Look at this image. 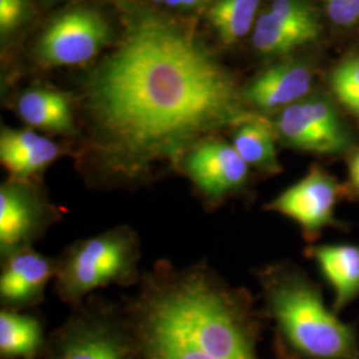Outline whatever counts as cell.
<instances>
[{"mask_svg": "<svg viewBox=\"0 0 359 359\" xmlns=\"http://www.w3.org/2000/svg\"><path fill=\"white\" fill-rule=\"evenodd\" d=\"M121 314L139 359H259L249 298L206 262L157 261Z\"/></svg>", "mask_w": 359, "mask_h": 359, "instance_id": "cell-2", "label": "cell"}, {"mask_svg": "<svg viewBox=\"0 0 359 359\" xmlns=\"http://www.w3.org/2000/svg\"><path fill=\"white\" fill-rule=\"evenodd\" d=\"M44 359H139L121 309L88 298L52 334Z\"/></svg>", "mask_w": 359, "mask_h": 359, "instance_id": "cell-5", "label": "cell"}, {"mask_svg": "<svg viewBox=\"0 0 359 359\" xmlns=\"http://www.w3.org/2000/svg\"><path fill=\"white\" fill-rule=\"evenodd\" d=\"M63 216L41 179L8 176L0 185V258L32 248Z\"/></svg>", "mask_w": 359, "mask_h": 359, "instance_id": "cell-6", "label": "cell"}, {"mask_svg": "<svg viewBox=\"0 0 359 359\" xmlns=\"http://www.w3.org/2000/svg\"><path fill=\"white\" fill-rule=\"evenodd\" d=\"M63 147L31 129L1 127L0 161L15 179H41L63 154Z\"/></svg>", "mask_w": 359, "mask_h": 359, "instance_id": "cell-13", "label": "cell"}, {"mask_svg": "<svg viewBox=\"0 0 359 359\" xmlns=\"http://www.w3.org/2000/svg\"><path fill=\"white\" fill-rule=\"evenodd\" d=\"M277 142L280 140L274 124L255 112L233 128L231 145L245 163L270 175L281 172Z\"/></svg>", "mask_w": 359, "mask_h": 359, "instance_id": "cell-16", "label": "cell"}, {"mask_svg": "<svg viewBox=\"0 0 359 359\" xmlns=\"http://www.w3.org/2000/svg\"><path fill=\"white\" fill-rule=\"evenodd\" d=\"M154 1H164V0H154Z\"/></svg>", "mask_w": 359, "mask_h": 359, "instance_id": "cell-26", "label": "cell"}, {"mask_svg": "<svg viewBox=\"0 0 359 359\" xmlns=\"http://www.w3.org/2000/svg\"><path fill=\"white\" fill-rule=\"evenodd\" d=\"M305 44H308L306 39L285 26L270 11L257 18L253 29V46L259 53L283 56Z\"/></svg>", "mask_w": 359, "mask_h": 359, "instance_id": "cell-19", "label": "cell"}, {"mask_svg": "<svg viewBox=\"0 0 359 359\" xmlns=\"http://www.w3.org/2000/svg\"><path fill=\"white\" fill-rule=\"evenodd\" d=\"M325 6L337 26L350 27L359 22V0H325Z\"/></svg>", "mask_w": 359, "mask_h": 359, "instance_id": "cell-23", "label": "cell"}, {"mask_svg": "<svg viewBox=\"0 0 359 359\" xmlns=\"http://www.w3.org/2000/svg\"><path fill=\"white\" fill-rule=\"evenodd\" d=\"M111 27L103 13L77 7L56 16L38 41L39 59L50 67L87 63L111 41Z\"/></svg>", "mask_w": 359, "mask_h": 359, "instance_id": "cell-8", "label": "cell"}, {"mask_svg": "<svg viewBox=\"0 0 359 359\" xmlns=\"http://www.w3.org/2000/svg\"><path fill=\"white\" fill-rule=\"evenodd\" d=\"M266 313L286 359H359L355 329L337 317L320 290L294 266L277 264L259 273Z\"/></svg>", "mask_w": 359, "mask_h": 359, "instance_id": "cell-3", "label": "cell"}, {"mask_svg": "<svg viewBox=\"0 0 359 359\" xmlns=\"http://www.w3.org/2000/svg\"><path fill=\"white\" fill-rule=\"evenodd\" d=\"M15 109L28 127L55 135H76L75 107L71 97L60 90L48 88L25 90L18 97Z\"/></svg>", "mask_w": 359, "mask_h": 359, "instance_id": "cell-14", "label": "cell"}, {"mask_svg": "<svg viewBox=\"0 0 359 359\" xmlns=\"http://www.w3.org/2000/svg\"><path fill=\"white\" fill-rule=\"evenodd\" d=\"M261 0H217L208 13L210 25L222 43L231 46L246 36L256 25Z\"/></svg>", "mask_w": 359, "mask_h": 359, "instance_id": "cell-18", "label": "cell"}, {"mask_svg": "<svg viewBox=\"0 0 359 359\" xmlns=\"http://www.w3.org/2000/svg\"><path fill=\"white\" fill-rule=\"evenodd\" d=\"M330 83L335 96L339 99L348 93L359 92V56H348L334 68Z\"/></svg>", "mask_w": 359, "mask_h": 359, "instance_id": "cell-21", "label": "cell"}, {"mask_svg": "<svg viewBox=\"0 0 359 359\" xmlns=\"http://www.w3.org/2000/svg\"><path fill=\"white\" fill-rule=\"evenodd\" d=\"M44 347V334L36 317L1 309L0 355L3 359H35Z\"/></svg>", "mask_w": 359, "mask_h": 359, "instance_id": "cell-17", "label": "cell"}, {"mask_svg": "<svg viewBox=\"0 0 359 359\" xmlns=\"http://www.w3.org/2000/svg\"><path fill=\"white\" fill-rule=\"evenodd\" d=\"M28 0H0V31L7 35L22 26L28 18Z\"/></svg>", "mask_w": 359, "mask_h": 359, "instance_id": "cell-22", "label": "cell"}, {"mask_svg": "<svg viewBox=\"0 0 359 359\" xmlns=\"http://www.w3.org/2000/svg\"><path fill=\"white\" fill-rule=\"evenodd\" d=\"M348 181H350V187L359 192V152L354 154L350 160L348 164Z\"/></svg>", "mask_w": 359, "mask_h": 359, "instance_id": "cell-24", "label": "cell"}, {"mask_svg": "<svg viewBox=\"0 0 359 359\" xmlns=\"http://www.w3.org/2000/svg\"><path fill=\"white\" fill-rule=\"evenodd\" d=\"M269 11L285 26L302 35L308 43L317 40L321 34L320 20L305 0H273Z\"/></svg>", "mask_w": 359, "mask_h": 359, "instance_id": "cell-20", "label": "cell"}, {"mask_svg": "<svg viewBox=\"0 0 359 359\" xmlns=\"http://www.w3.org/2000/svg\"><path fill=\"white\" fill-rule=\"evenodd\" d=\"M169 7H182V8H191L196 6L204 4L206 0H164Z\"/></svg>", "mask_w": 359, "mask_h": 359, "instance_id": "cell-25", "label": "cell"}, {"mask_svg": "<svg viewBox=\"0 0 359 359\" xmlns=\"http://www.w3.org/2000/svg\"><path fill=\"white\" fill-rule=\"evenodd\" d=\"M55 259V292L72 309L97 289L137 285L142 276V241L129 225L76 240Z\"/></svg>", "mask_w": 359, "mask_h": 359, "instance_id": "cell-4", "label": "cell"}, {"mask_svg": "<svg viewBox=\"0 0 359 359\" xmlns=\"http://www.w3.org/2000/svg\"><path fill=\"white\" fill-rule=\"evenodd\" d=\"M249 168L231 144L213 136L185 156L179 173L191 181L193 193L209 212L246 191Z\"/></svg>", "mask_w": 359, "mask_h": 359, "instance_id": "cell-7", "label": "cell"}, {"mask_svg": "<svg viewBox=\"0 0 359 359\" xmlns=\"http://www.w3.org/2000/svg\"><path fill=\"white\" fill-rule=\"evenodd\" d=\"M322 274L333 287L334 310H341L359 295V246L321 245L310 249Z\"/></svg>", "mask_w": 359, "mask_h": 359, "instance_id": "cell-15", "label": "cell"}, {"mask_svg": "<svg viewBox=\"0 0 359 359\" xmlns=\"http://www.w3.org/2000/svg\"><path fill=\"white\" fill-rule=\"evenodd\" d=\"M313 84L308 65L289 62L273 65L244 90V100L261 112H271L297 103L306 97Z\"/></svg>", "mask_w": 359, "mask_h": 359, "instance_id": "cell-12", "label": "cell"}, {"mask_svg": "<svg viewBox=\"0 0 359 359\" xmlns=\"http://www.w3.org/2000/svg\"><path fill=\"white\" fill-rule=\"evenodd\" d=\"M121 32L80 84L77 167L93 191L142 188L252 115L231 72L192 26L117 0Z\"/></svg>", "mask_w": 359, "mask_h": 359, "instance_id": "cell-1", "label": "cell"}, {"mask_svg": "<svg viewBox=\"0 0 359 359\" xmlns=\"http://www.w3.org/2000/svg\"><path fill=\"white\" fill-rule=\"evenodd\" d=\"M274 127L278 140L302 152L337 154L347 151L351 137L329 100L305 97L280 112Z\"/></svg>", "mask_w": 359, "mask_h": 359, "instance_id": "cell-9", "label": "cell"}, {"mask_svg": "<svg viewBox=\"0 0 359 359\" xmlns=\"http://www.w3.org/2000/svg\"><path fill=\"white\" fill-rule=\"evenodd\" d=\"M342 187L320 167H313L305 177L280 193L265 209L297 222L308 238L316 237L322 229L334 226V210Z\"/></svg>", "mask_w": 359, "mask_h": 359, "instance_id": "cell-10", "label": "cell"}, {"mask_svg": "<svg viewBox=\"0 0 359 359\" xmlns=\"http://www.w3.org/2000/svg\"><path fill=\"white\" fill-rule=\"evenodd\" d=\"M56 259L28 248L1 259L0 302L3 309L23 311L38 306L55 277Z\"/></svg>", "mask_w": 359, "mask_h": 359, "instance_id": "cell-11", "label": "cell"}]
</instances>
